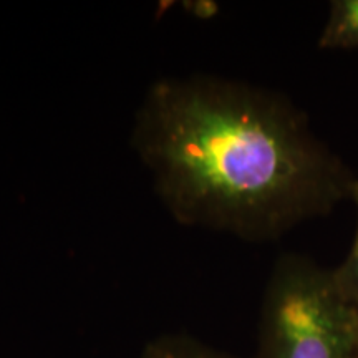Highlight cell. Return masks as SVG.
<instances>
[{
  "label": "cell",
  "mask_w": 358,
  "mask_h": 358,
  "mask_svg": "<svg viewBox=\"0 0 358 358\" xmlns=\"http://www.w3.org/2000/svg\"><path fill=\"white\" fill-rule=\"evenodd\" d=\"M131 145L179 224L245 241L325 216L355 181L287 98L214 75L156 80Z\"/></svg>",
  "instance_id": "cell-1"
},
{
  "label": "cell",
  "mask_w": 358,
  "mask_h": 358,
  "mask_svg": "<svg viewBox=\"0 0 358 358\" xmlns=\"http://www.w3.org/2000/svg\"><path fill=\"white\" fill-rule=\"evenodd\" d=\"M358 312L332 271L284 256L264 294L256 358H355Z\"/></svg>",
  "instance_id": "cell-2"
},
{
  "label": "cell",
  "mask_w": 358,
  "mask_h": 358,
  "mask_svg": "<svg viewBox=\"0 0 358 358\" xmlns=\"http://www.w3.org/2000/svg\"><path fill=\"white\" fill-rule=\"evenodd\" d=\"M319 47L325 50L358 48V0H334Z\"/></svg>",
  "instance_id": "cell-3"
},
{
  "label": "cell",
  "mask_w": 358,
  "mask_h": 358,
  "mask_svg": "<svg viewBox=\"0 0 358 358\" xmlns=\"http://www.w3.org/2000/svg\"><path fill=\"white\" fill-rule=\"evenodd\" d=\"M140 358H237L219 352L185 334H166L151 340Z\"/></svg>",
  "instance_id": "cell-4"
},
{
  "label": "cell",
  "mask_w": 358,
  "mask_h": 358,
  "mask_svg": "<svg viewBox=\"0 0 358 358\" xmlns=\"http://www.w3.org/2000/svg\"><path fill=\"white\" fill-rule=\"evenodd\" d=\"M350 198L357 206L355 236H353V243L347 259L337 268H334L332 274L335 282H337L340 292H342L343 297L347 299V302L358 312V179L353 181Z\"/></svg>",
  "instance_id": "cell-5"
},
{
  "label": "cell",
  "mask_w": 358,
  "mask_h": 358,
  "mask_svg": "<svg viewBox=\"0 0 358 358\" xmlns=\"http://www.w3.org/2000/svg\"><path fill=\"white\" fill-rule=\"evenodd\" d=\"M355 358H358V332H357V348H355Z\"/></svg>",
  "instance_id": "cell-6"
}]
</instances>
